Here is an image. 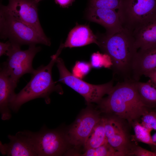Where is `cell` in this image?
<instances>
[{
  "instance_id": "cell-17",
  "label": "cell",
  "mask_w": 156,
  "mask_h": 156,
  "mask_svg": "<svg viewBox=\"0 0 156 156\" xmlns=\"http://www.w3.org/2000/svg\"><path fill=\"white\" fill-rule=\"evenodd\" d=\"M137 88L144 103L148 107H156V86L150 80L146 82L136 81Z\"/></svg>"
},
{
  "instance_id": "cell-29",
  "label": "cell",
  "mask_w": 156,
  "mask_h": 156,
  "mask_svg": "<svg viewBox=\"0 0 156 156\" xmlns=\"http://www.w3.org/2000/svg\"><path fill=\"white\" fill-rule=\"evenodd\" d=\"M152 141L156 147V133L152 136Z\"/></svg>"
},
{
  "instance_id": "cell-19",
  "label": "cell",
  "mask_w": 156,
  "mask_h": 156,
  "mask_svg": "<svg viewBox=\"0 0 156 156\" xmlns=\"http://www.w3.org/2000/svg\"><path fill=\"white\" fill-rule=\"evenodd\" d=\"M76 155L84 156H123L121 153L116 150L107 142L96 148L86 149L82 154H77Z\"/></svg>"
},
{
  "instance_id": "cell-21",
  "label": "cell",
  "mask_w": 156,
  "mask_h": 156,
  "mask_svg": "<svg viewBox=\"0 0 156 156\" xmlns=\"http://www.w3.org/2000/svg\"><path fill=\"white\" fill-rule=\"evenodd\" d=\"M90 64L95 68L104 67L109 68L112 67L111 60L107 54L100 53L99 52L94 53L91 56Z\"/></svg>"
},
{
  "instance_id": "cell-6",
  "label": "cell",
  "mask_w": 156,
  "mask_h": 156,
  "mask_svg": "<svg viewBox=\"0 0 156 156\" xmlns=\"http://www.w3.org/2000/svg\"><path fill=\"white\" fill-rule=\"evenodd\" d=\"M55 63L59 73L58 81L65 84L81 95L88 104L99 103L113 87V80L103 84L93 85L76 77L68 70L61 58H57Z\"/></svg>"
},
{
  "instance_id": "cell-25",
  "label": "cell",
  "mask_w": 156,
  "mask_h": 156,
  "mask_svg": "<svg viewBox=\"0 0 156 156\" xmlns=\"http://www.w3.org/2000/svg\"><path fill=\"white\" fill-rule=\"evenodd\" d=\"M129 155L156 156V152L149 151L136 144H133Z\"/></svg>"
},
{
  "instance_id": "cell-20",
  "label": "cell",
  "mask_w": 156,
  "mask_h": 156,
  "mask_svg": "<svg viewBox=\"0 0 156 156\" xmlns=\"http://www.w3.org/2000/svg\"><path fill=\"white\" fill-rule=\"evenodd\" d=\"M131 125L133 128L135 136L137 140L155 147L151 135L152 130L145 127L137 120L134 122Z\"/></svg>"
},
{
  "instance_id": "cell-18",
  "label": "cell",
  "mask_w": 156,
  "mask_h": 156,
  "mask_svg": "<svg viewBox=\"0 0 156 156\" xmlns=\"http://www.w3.org/2000/svg\"><path fill=\"white\" fill-rule=\"evenodd\" d=\"M107 142L104 118H101L94 128L84 146L86 150L98 147Z\"/></svg>"
},
{
  "instance_id": "cell-9",
  "label": "cell",
  "mask_w": 156,
  "mask_h": 156,
  "mask_svg": "<svg viewBox=\"0 0 156 156\" xmlns=\"http://www.w3.org/2000/svg\"><path fill=\"white\" fill-rule=\"evenodd\" d=\"M38 3L35 0H8L5 8L17 18L44 37H47L42 27L38 13Z\"/></svg>"
},
{
  "instance_id": "cell-26",
  "label": "cell",
  "mask_w": 156,
  "mask_h": 156,
  "mask_svg": "<svg viewBox=\"0 0 156 156\" xmlns=\"http://www.w3.org/2000/svg\"><path fill=\"white\" fill-rule=\"evenodd\" d=\"M11 45V42L8 40L4 43L0 42V56L3 55H5L7 51L9 50Z\"/></svg>"
},
{
  "instance_id": "cell-15",
  "label": "cell",
  "mask_w": 156,
  "mask_h": 156,
  "mask_svg": "<svg viewBox=\"0 0 156 156\" xmlns=\"http://www.w3.org/2000/svg\"><path fill=\"white\" fill-rule=\"evenodd\" d=\"M98 37L87 25H77L69 32L64 44V48L85 46L91 43L98 44Z\"/></svg>"
},
{
  "instance_id": "cell-30",
  "label": "cell",
  "mask_w": 156,
  "mask_h": 156,
  "mask_svg": "<svg viewBox=\"0 0 156 156\" xmlns=\"http://www.w3.org/2000/svg\"><path fill=\"white\" fill-rule=\"evenodd\" d=\"M42 0H35V1L36 2H37L38 3V2L39 1H42Z\"/></svg>"
},
{
  "instance_id": "cell-16",
  "label": "cell",
  "mask_w": 156,
  "mask_h": 156,
  "mask_svg": "<svg viewBox=\"0 0 156 156\" xmlns=\"http://www.w3.org/2000/svg\"><path fill=\"white\" fill-rule=\"evenodd\" d=\"M133 36L138 50L146 49L156 46V17Z\"/></svg>"
},
{
  "instance_id": "cell-23",
  "label": "cell",
  "mask_w": 156,
  "mask_h": 156,
  "mask_svg": "<svg viewBox=\"0 0 156 156\" xmlns=\"http://www.w3.org/2000/svg\"><path fill=\"white\" fill-rule=\"evenodd\" d=\"M120 0H90L89 7L98 8L118 9Z\"/></svg>"
},
{
  "instance_id": "cell-10",
  "label": "cell",
  "mask_w": 156,
  "mask_h": 156,
  "mask_svg": "<svg viewBox=\"0 0 156 156\" xmlns=\"http://www.w3.org/2000/svg\"><path fill=\"white\" fill-rule=\"evenodd\" d=\"M99 114L88 110L77 119L66 136L68 142L75 146L84 145L94 128L100 120Z\"/></svg>"
},
{
  "instance_id": "cell-2",
  "label": "cell",
  "mask_w": 156,
  "mask_h": 156,
  "mask_svg": "<svg viewBox=\"0 0 156 156\" xmlns=\"http://www.w3.org/2000/svg\"><path fill=\"white\" fill-rule=\"evenodd\" d=\"M97 37V45L110 57L114 73L125 79H131L133 62L138 51L133 35L124 29L112 35L105 34Z\"/></svg>"
},
{
  "instance_id": "cell-28",
  "label": "cell",
  "mask_w": 156,
  "mask_h": 156,
  "mask_svg": "<svg viewBox=\"0 0 156 156\" xmlns=\"http://www.w3.org/2000/svg\"><path fill=\"white\" fill-rule=\"evenodd\" d=\"M56 3L62 8H66L71 5L74 0H54Z\"/></svg>"
},
{
  "instance_id": "cell-5",
  "label": "cell",
  "mask_w": 156,
  "mask_h": 156,
  "mask_svg": "<svg viewBox=\"0 0 156 156\" xmlns=\"http://www.w3.org/2000/svg\"><path fill=\"white\" fill-rule=\"evenodd\" d=\"M117 12L123 28L133 35L156 17V0H120Z\"/></svg>"
},
{
  "instance_id": "cell-14",
  "label": "cell",
  "mask_w": 156,
  "mask_h": 156,
  "mask_svg": "<svg viewBox=\"0 0 156 156\" xmlns=\"http://www.w3.org/2000/svg\"><path fill=\"white\" fill-rule=\"evenodd\" d=\"M156 68V46L138 51L133 64L131 79L138 81L146 72Z\"/></svg>"
},
{
  "instance_id": "cell-24",
  "label": "cell",
  "mask_w": 156,
  "mask_h": 156,
  "mask_svg": "<svg viewBox=\"0 0 156 156\" xmlns=\"http://www.w3.org/2000/svg\"><path fill=\"white\" fill-rule=\"evenodd\" d=\"M90 64L83 62L78 61L76 63L72 69L73 74L81 79L84 77L90 71Z\"/></svg>"
},
{
  "instance_id": "cell-8",
  "label": "cell",
  "mask_w": 156,
  "mask_h": 156,
  "mask_svg": "<svg viewBox=\"0 0 156 156\" xmlns=\"http://www.w3.org/2000/svg\"><path fill=\"white\" fill-rule=\"evenodd\" d=\"M32 138L38 156L60 155L66 149V136L60 132L45 127L38 132H32Z\"/></svg>"
},
{
  "instance_id": "cell-7",
  "label": "cell",
  "mask_w": 156,
  "mask_h": 156,
  "mask_svg": "<svg viewBox=\"0 0 156 156\" xmlns=\"http://www.w3.org/2000/svg\"><path fill=\"white\" fill-rule=\"evenodd\" d=\"M11 42V46L6 55L8 58L3 63L1 68L9 76L13 83L17 85L19 79L23 75L27 73L31 75L34 72L33 61L41 48L36 45H31L29 46L27 49L23 50L21 49V45Z\"/></svg>"
},
{
  "instance_id": "cell-12",
  "label": "cell",
  "mask_w": 156,
  "mask_h": 156,
  "mask_svg": "<svg viewBox=\"0 0 156 156\" xmlns=\"http://www.w3.org/2000/svg\"><path fill=\"white\" fill-rule=\"evenodd\" d=\"M87 17L89 20L103 26L107 35H113L124 29L116 10L89 7Z\"/></svg>"
},
{
  "instance_id": "cell-13",
  "label": "cell",
  "mask_w": 156,
  "mask_h": 156,
  "mask_svg": "<svg viewBox=\"0 0 156 156\" xmlns=\"http://www.w3.org/2000/svg\"><path fill=\"white\" fill-rule=\"evenodd\" d=\"M16 85L13 83L9 76L1 68L0 72V112L1 118L8 120L11 117L10 105L16 94Z\"/></svg>"
},
{
  "instance_id": "cell-3",
  "label": "cell",
  "mask_w": 156,
  "mask_h": 156,
  "mask_svg": "<svg viewBox=\"0 0 156 156\" xmlns=\"http://www.w3.org/2000/svg\"><path fill=\"white\" fill-rule=\"evenodd\" d=\"M63 49L60 46L56 53L51 57V59L47 65H42L35 69L29 82L16 94L10 104L11 109L16 112L24 103L38 98L43 99L46 103L49 104L51 102L50 96L52 92L63 93L61 86L53 81L52 75L53 67Z\"/></svg>"
},
{
  "instance_id": "cell-27",
  "label": "cell",
  "mask_w": 156,
  "mask_h": 156,
  "mask_svg": "<svg viewBox=\"0 0 156 156\" xmlns=\"http://www.w3.org/2000/svg\"><path fill=\"white\" fill-rule=\"evenodd\" d=\"M144 75L149 78L150 80L156 86V68L146 72Z\"/></svg>"
},
{
  "instance_id": "cell-1",
  "label": "cell",
  "mask_w": 156,
  "mask_h": 156,
  "mask_svg": "<svg viewBox=\"0 0 156 156\" xmlns=\"http://www.w3.org/2000/svg\"><path fill=\"white\" fill-rule=\"evenodd\" d=\"M136 81L125 79L113 86L108 96L98 103L103 112L113 114L131 125L149 107L142 101Z\"/></svg>"
},
{
  "instance_id": "cell-4",
  "label": "cell",
  "mask_w": 156,
  "mask_h": 156,
  "mask_svg": "<svg viewBox=\"0 0 156 156\" xmlns=\"http://www.w3.org/2000/svg\"><path fill=\"white\" fill-rule=\"evenodd\" d=\"M0 36L3 39L23 45L41 44L50 46L51 41L44 37L32 28L14 16L1 4L0 8Z\"/></svg>"
},
{
  "instance_id": "cell-11",
  "label": "cell",
  "mask_w": 156,
  "mask_h": 156,
  "mask_svg": "<svg viewBox=\"0 0 156 156\" xmlns=\"http://www.w3.org/2000/svg\"><path fill=\"white\" fill-rule=\"evenodd\" d=\"M10 142L3 144L0 142V151L8 156H38L32 138V132L19 131L15 135H9Z\"/></svg>"
},
{
  "instance_id": "cell-22",
  "label": "cell",
  "mask_w": 156,
  "mask_h": 156,
  "mask_svg": "<svg viewBox=\"0 0 156 156\" xmlns=\"http://www.w3.org/2000/svg\"><path fill=\"white\" fill-rule=\"evenodd\" d=\"M141 120L142 125L156 131V107H149L142 116Z\"/></svg>"
}]
</instances>
